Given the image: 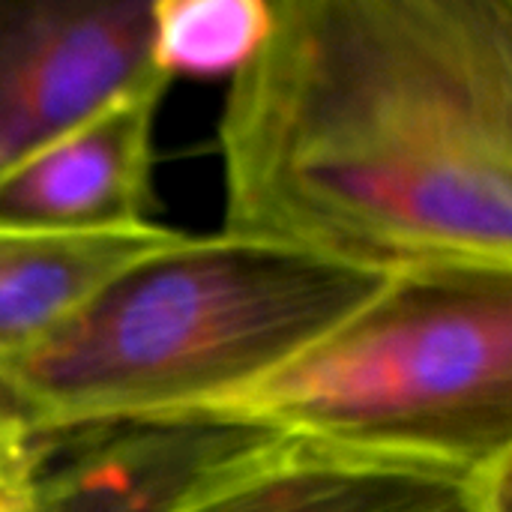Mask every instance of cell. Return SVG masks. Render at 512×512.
I'll list each match as a JSON object with an SVG mask.
<instances>
[{
    "label": "cell",
    "instance_id": "cell-3",
    "mask_svg": "<svg viewBox=\"0 0 512 512\" xmlns=\"http://www.w3.org/2000/svg\"><path fill=\"white\" fill-rule=\"evenodd\" d=\"M192 423L465 471L512 465V270L396 273L285 369Z\"/></svg>",
    "mask_w": 512,
    "mask_h": 512
},
{
    "label": "cell",
    "instance_id": "cell-9",
    "mask_svg": "<svg viewBox=\"0 0 512 512\" xmlns=\"http://www.w3.org/2000/svg\"><path fill=\"white\" fill-rule=\"evenodd\" d=\"M273 0H153L150 57L168 81L231 78L264 42Z\"/></svg>",
    "mask_w": 512,
    "mask_h": 512
},
{
    "label": "cell",
    "instance_id": "cell-8",
    "mask_svg": "<svg viewBox=\"0 0 512 512\" xmlns=\"http://www.w3.org/2000/svg\"><path fill=\"white\" fill-rule=\"evenodd\" d=\"M225 435L213 423L117 426L75 435L78 447H51L36 512H150Z\"/></svg>",
    "mask_w": 512,
    "mask_h": 512
},
{
    "label": "cell",
    "instance_id": "cell-7",
    "mask_svg": "<svg viewBox=\"0 0 512 512\" xmlns=\"http://www.w3.org/2000/svg\"><path fill=\"white\" fill-rule=\"evenodd\" d=\"M183 237L156 222L96 234L0 228V366L36 351L111 279Z\"/></svg>",
    "mask_w": 512,
    "mask_h": 512
},
{
    "label": "cell",
    "instance_id": "cell-10",
    "mask_svg": "<svg viewBox=\"0 0 512 512\" xmlns=\"http://www.w3.org/2000/svg\"><path fill=\"white\" fill-rule=\"evenodd\" d=\"M51 447L0 411V512H36Z\"/></svg>",
    "mask_w": 512,
    "mask_h": 512
},
{
    "label": "cell",
    "instance_id": "cell-2",
    "mask_svg": "<svg viewBox=\"0 0 512 512\" xmlns=\"http://www.w3.org/2000/svg\"><path fill=\"white\" fill-rule=\"evenodd\" d=\"M390 279L258 237L186 234L0 366V411L45 441L192 423L285 369Z\"/></svg>",
    "mask_w": 512,
    "mask_h": 512
},
{
    "label": "cell",
    "instance_id": "cell-4",
    "mask_svg": "<svg viewBox=\"0 0 512 512\" xmlns=\"http://www.w3.org/2000/svg\"><path fill=\"white\" fill-rule=\"evenodd\" d=\"M510 477L231 426L150 512H510Z\"/></svg>",
    "mask_w": 512,
    "mask_h": 512
},
{
    "label": "cell",
    "instance_id": "cell-5",
    "mask_svg": "<svg viewBox=\"0 0 512 512\" xmlns=\"http://www.w3.org/2000/svg\"><path fill=\"white\" fill-rule=\"evenodd\" d=\"M150 3L0 0V177L117 96L168 81Z\"/></svg>",
    "mask_w": 512,
    "mask_h": 512
},
{
    "label": "cell",
    "instance_id": "cell-1",
    "mask_svg": "<svg viewBox=\"0 0 512 512\" xmlns=\"http://www.w3.org/2000/svg\"><path fill=\"white\" fill-rule=\"evenodd\" d=\"M219 156L225 234L512 270V0H273Z\"/></svg>",
    "mask_w": 512,
    "mask_h": 512
},
{
    "label": "cell",
    "instance_id": "cell-6",
    "mask_svg": "<svg viewBox=\"0 0 512 512\" xmlns=\"http://www.w3.org/2000/svg\"><path fill=\"white\" fill-rule=\"evenodd\" d=\"M168 81L102 105L0 177V228L96 234L150 225L156 117Z\"/></svg>",
    "mask_w": 512,
    "mask_h": 512
}]
</instances>
